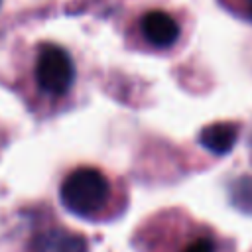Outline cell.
<instances>
[{
  "instance_id": "obj_1",
  "label": "cell",
  "mask_w": 252,
  "mask_h": 252,
  "mask_svg": "<svg viewBox=\"0 0 252 252\" xmlns=\"http://www.w3.org/2000/svg\"><path fill=\"white\" fill-rule=\"evenodd\" d=\"M67 211L79 217L96 215L110 197L108 179L94 167H79L65 177L59 191Z\"/></svg>"
},
{
  "instance_id": "obj_2",
  "label": "cell",
  "mask_w": 252,
  "mask_h": 252,
  "mask_svg": "<svg viewBox=\"0 0 252 252\" xmlns=\"http://www.w3.org/2000/svg\"><path fill=\"white\" fill-rule=\"evenodd\" d=\"M35 77H37L39 87L45 93L65 94L75 79V67H73L69 53L55 45L43 47L37 57Z\"/></svg>"
},
{
  "instance_id": "obj_3",
  "label": "cell",
  "mask_w": 252,
  "mask_h": 252,
  "mask_svg": "<svg viewBox=\"0 0 252 252\" xmlns=\"http://www.w3.org/2000/svg\"><path fill=\"white\" fill-rule=\"evenodd\" d=\"M28 252H89V244L77 232L65 228H47L30 240Z\"/></svg>"
},
{
  "instance_id": "obj_4",
  "label": "cell",
  "mask_w": 252,
  "mask_h": 252,
  "mask_svg": "<svg viewBox=\"0 0 252 252\" xmlns=\"http://www.w3.org/2000/svg\"><path fill=\"white\" fill-rule=\"evenodd\" d=\"M142 33L156 47H169L179 37V26L167 12L152 10L142 18Z\"/></svg>"
},
{
  "instance_id": "obj_5",
  "label": "cell",
  "mask_w": 252,
  "mask_h": 252,
  "mask_svg": "<svg viewBox=\"0 0 252 252\" xmlns=\"http://www.w3.org/2000/svg\"><path fill=\"white\" fill-rule=\"evenodd\" d=\"M236 138H238V128L234 124H230V122H217V124L207 126L201 132L199 142L211 154L224 156V154H228L234 148Z\"/></svg>"
},
{
  "instance_id": "obj_6",
  "label": "cell",
  "mask_w": 252,
  "mask_h": 252,
  "mask_svg": "<svg viewBox=\"0 0 252 252\" xmlns=\"http://www.w3.org/2000/svg\"><path fill=\"white\" fill-rule=\"evenodd\" d=\"M228 197L240 213L252 217V175H242L234 179L228 187Z\"/></svg>"
},
{
  "instance_id": "obj_7",
  "label": "cell",
  "mask_w": 252,
  "mask_h": 252,
  "mask_svg": "<svg viewBox=\"0 0 252 252\" xmlns=\"http://www.w3.org/2000/svg\"><path fill=\"white\" fill-rule=\"evenodd\" d=\"M183 252H215V244L209 238H197L189 246H185Z\"/></svg>"
},
{
  "instance_id": "obj_8",
  "label": "cell",
  "mask_w": 252,
  "mask_h": 252,
  "mask_svg": "<svg viewBox=\"0 0 252 252\" xmlns=\"http://www.w3.org/2000/svg\"><path fill=\"white\" fill-rule=\"evenodd\" d=\"M248 2V8H250V14H252V0H246Z\"/></svg>"
}]
</instances>
